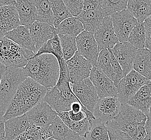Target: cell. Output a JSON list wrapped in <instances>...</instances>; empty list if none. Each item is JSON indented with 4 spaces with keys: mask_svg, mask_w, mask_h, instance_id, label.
I'll list each match as a JSON object with an SVG mask.
<instances>
[{
    "mask_svg": "<svg viewBox=\"0 0 151 140\" xmlns=\"http://www.w3.org/2000/svg\"><path fill=\"white\" fill-rule=\"evenodd\" d=\"M47 88L27 77L18 86L3 118L6 121L23 115L43 101Z\"/></svg>",
    "mask_w": 151,
    "mask_h": 140,
    "instance_id": "1",
    "label": "cell"
},
{
    "mask_svg": "<svg viewBox=\"0 0 151 140\" xmlns=\"http://www.w3.org/2000/svg\"><path fill=\"white\" fill-rule=\"evenodd\" d=\"M147 119V116L141 111L125 104L121 106L117 115L106 125L107 127L123 132L130 140H142L146 135Z\"/></svg>",
    "mask_w": 151,
    "mask_h": 140,
    "instance_id": "2",
    "label": "cell"
},
{
    "mask_svg": "<svg viewBox=\"0 0 151 140\" xmlns=\"http://www.w3.org/2000/svg\"><path fill=\"white\" fill-rule=\"evenodd\" d=\"M27 77L46 88L55 86L59 76V66L57 58L50 54L33 56L23 67Z\"/></svg>",
    "mask_w": 151,
    "mask_h": 140,
    "instance_id": "3",
    "label": "cell"
},
{
    "mask_svg": "<svg viewBox=\"0 0 151 140\" xmlns=\"http://www.w3.org/2000/svg\"><path fill=\"white\" fill-rule=\"evenodd\" d=\"M27 77L23 68L6 67L0 82V113H6L18 86Z\"/></svg>",
    "mask_w": 151,
    "mask_h": 140,
    "instance_id": "4",
    "label": "cell"
},
{
    "mask_svg": "<svg viewBox=\"0 0 151 140\" xmlns=\"http://www.w3.org/2000/svg\"><path fill=\"white\" fill-rule=\"evenodd\" d=\"M35 55L6 37L0 38V63L6 67L23 68Z\"/></svg>",
    "mask_w": 151,
    "mask_h": 140,
    "instance_id": "5",
    "label": "cell"
},
{
    "mask_svg": "<svg viewBox=\"0 0 151 140\" xmlns=\"http://www.w3.org/2000/svg\"><path fill=\"white\" fill-rule=\"evenodd\" d=\"M149 79L132 70L121 79L117 86V97L122 105L127 104L142 86L151 82Z\"/></svg>",
    "mask_w": 151,
    "mask_h": 140,
    "instance_id": "6",
    "label": "cell"
},
{
    "mask_svg": "<svg viewBox=\"0 0 151 140\" xmlns=\"http://www.w3.org/2000/svg\"><path fill=\"white\" fill-rule=\"evenodd\" d=\"M43 101L46 102L57 113L70 111L73 102H80L73 93L71 87L63 90L58 89L55 86L47 89Z\"/></svg>",
    "mask_w": 151,
    "mask_h": 140,
    "instance_id": "7",
    "label": "cell"
},
{
    "mask_svg": "<svg viewBox=\"0 0 151 140\" xmlns=\"http://www.w3.org/2000/svg\"><path fill=\"white\" fill-rule=\"evenodd\" d=\"M115 34L119 43L128 41L130 34L138 21L127 9L111 15Z\"/></svg>",
    "mask_w": 151,
    "mask_h": 140,
    "instance_id": "8",
    "label": "cell"
},
{
    "mask_svg": "<svg viewBox=\"0 0 151 140\" xmlns=\"http://www.w3.org/2000/svg\"><path fill=\"white\" fill-rule=\"evenodd\" d=\"M70 87L82 105L93 113L99 97L90 79L87 78L78 83L70 84Z\"/></svg>",
    "mask_w": 151,
    "mask_h": 140,
    "instance_id": "9",
    "label": "cell"
},
{
    "mask_svg": "<svg viewBox=\"0 0 151 140\" xmlns=\"http://www.w3.org/2000/svg\"><path fill=\"white\" fill-rule=\"evenodd\" d=\"M30 126L40 128H49L58 115L46 102L42 101L26 113Z\"/></svg>",
    "mask_w": 151,
    "mask_h": 140,
    "instance_id": "10",
    "label": "cell"
},
{
    "mask_svg": "<svg viewBox=\"0 0 151 140\" xmlns=\"http://www.w3.org/2000/svg\"><path fill=\"white\" fill-rule=\"evenodd\" d=\"M94 36L99 51L111 50L119 43L112 25L111 16H106L103 21L94 31Z\"/></svg>",
    "mask_w": 151,
    "mask_h": 140,
    "instance_id": "11",
    "label": "cell"
},
{
    "mask_svg": "<svg viewBox=\"0 0 151 140\" xmlns=\"http://www.w3.org/2000/svg\"><path fill=\"white\" fill-rule=\"evenodd\" d=\"M89 78L93 83L99 99L117 97V88L114 82L102 70L95 66L92 67Z\"/></svg>",
    "mask_w": 151,
    "mask_h": 140,
    "instance_id": "12",
    "label": "cell"
},
{
    "mask_svg": "<svg viewBox=\"0 0 151 140\" xmlns=\"http://www.w3.org/2000/svg\"><path fill=\"white\" fill-rule=\"evenodd\" d=\"M121 102L117 97H109L99 99L94 107L93 114L105 124L117 115L121 109Z\"/></svg>",
    "mask_w": 151,
    "mask_h": 140,
    "instance_id": "13",
    "label": "cell"
},
{
    "mask_svg": "<svg viewBox=\"0 0 151 140\" xmlns=\"http://www.w3.org/2000/svg\"><path fill=\"white\" fill-rule=\"evenodd\" d=\"M78 52L91 63L93 67L96 64L100 53L94 33L83 30L76 37Z\"/></svg>",
    "mask_w": 151,
    "mask_h": 140,
    "instance_id": "14",
    "label": "cell"
},
{
    "mask_svg": "<svg viewBox=\"0 0 151 140\" xmlns=\"http://www.w3.org/2000/svg\"><path fill=\"white\" fill-rule=\"evenodd\" d=\"M66 64L70 73V84H72L89 78L93 67L91 63L80 55L78 51L66 61Z\"/></svg>",
    "mask_w": 151,
    "mask_h": 140,
    "instance_id": "15",
    "label": "cell"
},
{
    "mask_svg": "<svg viewBox=\"0 0 151 140\" xmlns=\"http://www.w3.org/2000/svg\"><path fill=\"white\" fill-rule=\"evenodd\" d=\"M116 59L120 65L124 76L133 70V62L137 49L128 42L117 43L111 50Z\"/></svg>",
    "mask_w": 151,
    "mask_h": 140,
    "instance_id": "16",
    "label": "cell"
},
{
    "mask_svg": "<svg viewBox=\"0 0 151 140\" xmlns=\"http://www.w3.org/2000/svg\"><path fill=\"white\" fill-rule=\"evenodd\" d=\"M19 25L18 12L15 6H0V38Z\"/></svg>",
    "mask_w": 151,
    "mask_h": 140,
    "instance_id": "17",
    "label": "cell"
},
{
    "mask_svg": "<svg viewBox=\"0 0 151 140\" xmlns=\"http://www.w3.org/2000/svg\"><path fill=\"white\" fill-rule=\"evenodd\" d=\"M54 27L39 21H35L29 28L31 37L37 52L42 46L55 35Z\"/></svg>",
    "mask_w": 151,
    "mask_h": 140,
    "instance_id": "18",
    "label": "cell"
},
{
    "mask_svg": "<svg viewBox=\"0 0 151 140\" xmlns=\"http://www.w3.org/2000/svg\"><path fill=\"white\" fill-rule=\"evenodd\" d=\"M36 0H15L20 25L29 27L36 21Z\"/></svg>",
    "mask_w": 151,
    "mask_h": 140,
    "instance_id": "19",
    "label": "cell"
},
{
    "mask_svg": "<svg viewBox=\"0 0 151 140\" xmlns=\"http://www.w3.org/2000/svg\"><path fill=\"white\" fill-rule=\"evenodd\" d=\"M127 104L148 116L151 107V82L142 86Z\"/></svg>",
    "mask_w": 151,
    "mask_h": 140,
    "instance_id": "20",
    "label": "cell"
},
{
    "mask_svg": "<svg viewBox=\"0 0 151 140\" xmlns=\"http://www.w3.org/2000/svg\"><path fill=\"white\" fill-rule=\"evenodd\" d=\"M4 37L12 40L22 48L36 53V49L31 38L29 28L27 27L19 25L15 29L7 32Z\"/></svg>",
    "mask_w": 151,
    "mask_h": 140,
    "instance_id": "21",
    "label": "cell"
},
{
    "mask_svg": "<svg viewBox=\"0 0 151 140\" xmlns=\"http://www.w3.org/2000/svg\"><path fill=\"white\" fill-rule=\"evenodd\" d=\"M106 16L108 15L105 11L100 8L89 12H82L77 17L83 25L84 30L94 33Z\"/></svg>",
    "mask_w": 151,
    "mask_h": 140,
    "instance_id": "22",
    "label": "cell"
},
{
    "mask_svg": "<svg viewBox=\"0 0 151 140\" xmlns=\"http://www.w3.org/2000/svg\"><path fill=\"white\" fill-rule=\"evenodd\" d=\"M30 126L27 115L14 117L5 122L6 140H13L23 134Z\"/></svg>",
    "mask_w": 151,
    "mask_h": 140,
    "instance_id": "23",
    "label": "cell"
},
{
    "mask_svg": "<svg viewBox=\"0 0 151 140\" xmlns=\"http://www.w3.org/2000/svg\"><path fill=\"white\" fill-rule=\"evenodd\" d=\"M52 138L55 140H85L80 136L64 123L62 120L57 116L50 126Z\"/></svg>",
    "mask_w": 151,
    "mask_h": 140,
    "instance_id": "24",
    "label": "cell"
},
{
    "mask_svg": "<svg viewBox=\"0 0 151 140\" xmlns=\"http://www.w3.org/2000/svg\"><path fill=\"white\" fill-rule=\"evenodd\" d=\"M133 70L147 79L151 80V52L146 48L137 49L133 62Z\"/></svg>",
    "mask_w": 151,
    "mask_h": 140,
    "instance_id": "25",
    "label": "cell"
},
{
    "mask_svg": "<svg viewBox=\"0 0 151 140\" xmlns=\"http://www.w3.org/2000/svg\"><path fill=\"white\" fill-rule=\"evenodd\" d=\"M127 9L138 22H144L151 15V0H128Z\"/></svg>",
    "mask_w": 151,
    "mask_h": 140,
    "instance_id": "26",
    "label": "cell"
},
{
    "mask_svg": "<svg viewBox=\"0 0 151 140\" xmlns=\"http://www.w3.org/2000/svg\"><path fill=\"white\" fill-rule=\"evenodd\" d=\"M84 30L83 25L77 17H70L61 22L57 27H54L55 34L70 35L77 37Z\"/></svg>",
    "mask_w": 151,
    "mask_h": 140,
    "instance_id": "27",
    "label": "cell"
},
{
    "mask_svg": "<svg viewBox=\"0 0 151 140\" xmlns=\"http://www.w3.org/2000/svg\"><path fill=\"white\" fill-rule=\"evenodd\" d=\"M90 129L85 137V140H110L108 128L99 119L89 120Z\"/></svg>",
    "mask_w": 151,
    "mask_h": 140,
    "instance_id": "28",
    "label": "cell"
},
{
    "mask_svg": "<svg viewBox=\"0 0 151 140\" xmlns=\"http://www.w3.org/2000/svg\"><path fill=\"white\" fill-rule=\"evenodd\" d=\"M57 114L67 127L78 134L80 136L85 138L90 129L89 120L87 118L81 121L74 122L70 119L68 111L58 113Z\"/></svg>",
    "mask_w": 151,
    "mask_h": 140,
    "instance_id": "29",
    "label": "cell"
},
{
    "mask_svg": "<svg viewBox=\"0 0 151 140\" xmlns=\"http://www.w3.org/2000/svg\"><path fill=\"white\" fill-rule=\"evenodd\" d=\"M42 54H50L54 56L57 58L58 61L63 58V54L61 47L60 41L59 36L55 34L54 37L44 43L40 50L37 51L35 56Z\"/></svg>",
    "mask_w": 151,
    "mask_h": 140,
    "instance_id": "30",
    "label": "cell"
},
{
    "mask_svg": "<svg viewBox=\"0 0 151 140\" xmlns=\"http://www.w3.org/2000/svg\"><path fill=\"white\" fill-rule=\"evenodd\" d=\"M36 21L53 26L54 16L50 0H36ZM54 27V26H53Z\"/></svg>",
    "mask_w": 151,
    "mask_h": 140,
    "instance_id": "31",
    "label": "cell"
},
{
    "mask_svg": "<svg viewBox=\"0 0 151 140\" xmlns=\"http://www.w3.org/2000/svg\"><path fill=\"white\" fill-rule=\"evenodd\" d=\"M50 137H52V135L50 128L30 126L23 134L13 140H46Z\"/></svg>",
    "mask_w": 151,
    "mask_h": 140,
    "instance_id": "32",
    "label": "cell"
},
{
    "mask_svg": "<svg viewBox=\"0 0 151 140\" xmlns=\"http://www.w3.org/2000/svg\"><path fill=\"white\" fill-rule=\"evenodd\" d=\"M63 58L66 61L70 59L78 51L76 45V37L70 35H58Z\"/></svg>",
    "mask_w": 151,
    "mask_h": 140,
    "instance_id": "33",
    "label": "cell"
},
{
    "mask_svg": "<svg viewBox=\"0 0 151 140\" xmlns=\"http://www.w3.org/2000/svg\"><path fill=\"white\" fill-rule=\"evenodd\" d=\"M52 10L53 14L54 27H57L65 19L72 17L63 0H50Z\"/></svg>",
    "mask_w": 151,
    "mask_h": 140,
    "instance_id": "34",
    "label": "cell"
},
{
    "mask_svg": "<svg viewBox=\"0 0 151 140\" xmlns=\"http://www.w3.org/2000/svg\"><path fill=\"white\" fill-rule=\"evenodd\" d=\"M129 43L137 49L145 48V29L144 22H138L130 34Z\"/></svg>",
    "mask_w": 151,
    "mask_h": 140,
    "instance_id": "35",
    "label": "cell"
},
{
    "mask_svg": "<svg viewBox=\"0 0 151 140\" xmlns=\"http://www.w3.org/2000/svg\"><path fill=\"white\" fill-rule=\"evenodd\" d=\"M128 0H100L101 8L108 16L127 9Z\"/></svg>",
    "mask_w": 151,
    "mask_h": 140,
    "instance_id": "36",
    "label": "cell"
},
{
    "mask_svg": "<svg viewBox=\"0 0 151 140\" xmlns=\"http://www.w3.org/2000/svg\"><path fill=\"white\" fill-rule=\"evenodd\" d=\"M96 67L102 70L110 78L111 66L110 63V53L109 50L104 49L100 51L97 58Z\"/></svg>",
    "mask_w": 151,
    "mask_h": 140,
    "instance_id": "37",
    "label": "cell"
},
{
    "mask_svg": "<svg viewBox=\"0 0 151 140\" xmlns=\"http://www.w3.org/2000/svg\"><path fill=\"white\" fill-rule=\"evenodd\" d=\"M109 51L110 53V63L111 66V75L110 76V79L114 82L117 87V86L119 82L121 81V79L124 77V73L120 65L116 59L111 50H109Z\"/></svg>",
    "mask_w": 151,
    "mask_h": 140,
    "instance_id": "38",
    "label": "cell"
},
{
    "mask_svg": "<svg viewBox=\"0 0 151 140\" xmlns=\"http://www.w3.org/2000/svg\"><path fill=\"white\" fill-rule=\"evenodd\" d=\"M70 14L73 17H78L83 10V0H63Z\"/></svg>",
    "mask_w": 151,
    "mask_h": 140,
    "instance_id": "39",
    "label": "cell"
},
{
    "mask_svg": "<svg viewBox=\"0 0 151 140\" xmlns=\"http://www.w3.org/2000/svg\"><path fill=\"white\" fill-rule=\"evenodd\" d=\"M145 29V48L151 52V15L144 22Z\"/></svg>",
    "mask_w": 151,
    "mask_h": 140,
    "instance_id": "40",
    "label": "cell"
},
{
    "mask_svg": "<svg viewBox=\"0 0 151 140\" xmlns=\"http://www.w3.org/2000/svg\"><path fill=\"white\" fill-rule=\"evenodd\" d=\"M110 140H130L127 135L117 129L107 127Z\"/></svg>",
    "mask_w": 151,
    "mask_h": 140,
    "instance_id": "41",
    "label": "cell"
},
{
    "mask_svg": "<svg viewBox=\"0 0 151 140\" xmlns=\"http://www.w3.org/2000/svg\"><path fill=\"white\" fill-rule=\"evenodd\" d=\"M101 8L100 0H83L82 12H89Z\"/></svg>",
    "mask_w": 151,
    "mask_h": 140,
    "instance_id": "42",
    "label": "cell"
},
{
    "mask_svg": "<svg viewBox=\"0 0 151 140\" xmlns=\"http://www.w3.org/2000/svg\"><path fill=\"white\" fill-rule=\"evenodd\" d=\"M68 116L70 119L74 122H79L87 118L86 113L83 111H80L78 113H73L71 110L68 111Z\"/></svg>",
    "mask_w": 151,
    "mask_h": 140,
    "instance_id": "43",
    "label": "cell"
},
{
    "mask_svg": "<svg viewBox=\"0 0 151 140\" xmlns=\"http://www.w3.org/2000/svg\"><path fill=\"white\" fill-rule=\"evenodd\" d=\"M5 122L3 115L0 113V140H6L5 132Z\"/></svg>",
    "mask_w": 151,
    "mask_h": 140,
    "instance_id": "44",
    "label": "cell"
},
{
    "mask_svg": "<svg viewBox=\"0 0 151 140\" xmlns=\"http://www.w3.org/2000/svg\"><path fill=\"white\" fill-rule=\"evenodd\" d=\"M146 135L151 137V119L150 117H147V121L146 122Z\"/></svg>",
    "mask_w": 151,
    "mask_h": 140,
    "instance_id": "45",
    "label": "cell"
},
{
    "mask_svg": "<svg viewBox=\"0 0 151 140\" xmlns=\"http://www.w3.org/2000/svg\"><path fill=\"white\" fill-rule=\"evenodd\" d=\"M15 0H0V6H15Z\"/></svg>",
    "mask_w": 151,
    "mask_h": 140,
    "instance_id": "46",
    "label": "cell"
},
{
    "mask_svg": "<svg viewBox=\"0 0 151 140\" xmlns=\"http://www.w3.org/2000/svg\"><path fill=\"white\" fill-rule=\"evenodd\" d=\"M6 69V67L4 65H3V64H1L0 63V82H1V80L2 78L3 73H4V72Z\"/></svg>",
    "mask_w": 151,
    "mask_h": 140,
    "instance_id": "47",
    "label": "cell"
},
{
    "mask_svg": "<svg viewBox=\"0 0 151 140\" xmlns=\"http://www.w3.org/2000/svg\"><path fill=\"white\" fill-rule=\"evenodd\" d=\"M147 117H150L151 119V108H150V114H149V115Z\"/></svg>",
    "mask_w": 151,
    "mask_h": 140,
    "instance_id": "48",
    "label": "cell"
},
{
    "mask_svg": "<svg viewBox=\"0 0 151 140\" xmlns=\"http://www.w3.org/2000/svg\"><path fill=\"white\" fill-rule=\"evenodd\" d=\"M55 140V139H53L52 137H50V138H48V139H47V140Z\"/></svg>",
    "mask_w": 151,
    "mask_h": 140,
    "instance_id": "49",
    "label": "cell"
},
{
    "mask_svg": "<svg viewBox=\"0 0 151 140\" xmlns=\"http://www.w3.org/2000/svg\"></svg>",
    "mask_w": 151,
    "mask_h": 140,
    "instance_id": "50",
    "label": "cell"
}]
</instances>
